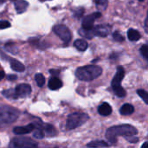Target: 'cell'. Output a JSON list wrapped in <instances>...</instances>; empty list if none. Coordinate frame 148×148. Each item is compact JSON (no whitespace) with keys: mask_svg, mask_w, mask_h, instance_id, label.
<instances>
[{"mask_svg":"<svg viewBox=\"0 0 148 148\" xmlns=\"http://www.w3.org/2000/svg\"><path fill=\"white\" fill-rule=\"evenodd\" d=\"M140 54L142 55V56L146 59V60H148V46L147 44H144L141 46L140 49Z\"/></svg>","mask_w":148,"mask_h":148,"instance_id":"cell-26","label":"cell"},{"mask_svg":"<svg viewBox=\"0 0 148 148\" xmlns=\"http://www.w3.org/2000/svg\"><path fill=\"white\" fill-rule=\"evenodd\" d=\"M55 148H57V147H55Z\"/></svg>","mask_w":148,"mask_h":148,"instance_id":"cell-40","label":"cell"},{"mask_svg":"<svg viewBox=\"0 0 148 148\" xmlns=\"http://www.w3.org/2000/svg\"><path fill=\"white\" fill-rule=\"evenodd\" d=\"M34 125H35V124H34ZM34 130H35V131H34L33 136H34L36 139L40 140V139H42V138L45 136V134H44L42 129L40 127H38L37 125H35V129H34Z\"/></svg>","mask_w":148,"mask_h":148,"instance_id":"cell-22","label":"cell"},{"mask_svg":"<svg viewBox=\"0 0 148 148\" xmlns=\"http://www.w3.org/2000/svg\"><path fill=\"white\" fill-rule=\"evenodd\" d=\"M40 1H42V2H43V1H46V0H40Z\"/></svg>","mask_w":148,"mask_h":148,"instance_id":"cell-38","label":"cell"},{"mask_svg":"<svg viewBox=\"0 0 148 148\" xmlns=\"http://www.w3.org/2000/svg\"><path fill=\"white\" fill-rule=\"evenodd\" d=\"M4 75H5L4 72H3V71H0V81L4 77Z\"/></svg>","mask_w":148,"mask_h":148,"instance_id":"cell-35","label":"cell"},{"mask_svg":"<svg viewBox=\"0 0 148 148\" xmlns=\"http://www.w3.org/2000/svg\"><path fill=\"white\" fill-rule=\"evenodd\" d=\"M78 32H79V34L82 36H83V37H85V38H88V39H91V38H93V36H94V33H93V29H90V30H88V29H80L79 30H78Z\"/></svg>","mask_w":148,"mask_h":148,"instance_id":"cell-21","label":"cell"},{"mask_svg":"<svg viewBox=\"0 0 148 148\" xmlns=\"http://www.w3.org/2000/svg\"><path fill=\"white\" fill-rule=\"evenodd\" d=\"M49 72H50V74H52V75H57V74H59V71H57V70H54V69L49 70Z\"/></svg>","mask_w":148,"mask_h":148,"instance_id":"cell-34","label":"cell"},{"mask_svg":"<svg viewBox=\"0 0 148 148\" xmlns=\"http://www.w3.org/2000/svg\"><path fill=\"white\" fill-rule=\"evenodd\" d=\"M113 38L117 42H123L124 41V37L121 35V33L119 31H115L113 33Z\"/></svg>","mask_w":148,"mask_h":148,"instance_id":"cell-27","label":"cell"},{"mask_svg":"<svg viewBox=\"0 0 148 148\" xmlns=\"http://www.w3.org/2000/svg\"><path fill=\"white\" fill-rule=\"evenodd\" d=\"M29 6V3L27 1L25 0H16V2L15 3V8L17 13H23V11H25L27 10Z\"/></svg>","mask_w":148,"mask_h":148,"instance_id":"cell-15","label":"cell"},{"mask_svg":"<svg viewBox=\"0 0 148 148\" xmlns=\"http://www.w3.org/2000/svg\"><path fill=\"white\" fill-rule=\"evenodd\" d=\"M102 73L101 67L96 65H87L78 68L75 71V76L83 82H90L99 77Z\"/></svg>","mask_w":148,"mask_h":148,"instance_id":"cell-2","label":"cell"},{"mask_svg":"<svg viewBox=\"0 0 148 148\" xmlns=\"http://www.w3.org/2000/svg\"><path fill=\"white\" fill-rule=\"evenodd\" d=\"M10 26V22L8 21H5V20H1L0 21V29H7Z\"/></svg>","mask_w":148,"mask_h":148,"instance_id":"cell-29","label":"cell"},{"mask_svg":"<svg viewBox=\"0 0 148 148\" xmlns=\"http://www.w3.org/2000/svg\"><path fill=\"white\" fill-rule=\"evenodd\" d=\"M89 116L84 113H74L70 114L66 121V127L69 130L75 129L88 121Z\"/></svg>","mask_w":148,"mask_h":148,"instance_id":"cell-4","label":"cell"},{"mask_svg":"<svg viewBox=\"0 0 148 148\" xmlns=\"http://www.w3.org/2000/svg\"><path fill=\"white\" fill-rule=\"evenodd\" d=\"M31 90L32 89H31L30 85L26 84V83H22V84L17 85L14 89L16 99L24 98V97L29 96L30 95V93H31Z\"/></svg>","mask_w":148,"mask_h":148,"instance_id":"cell-8","label":"cell"},{"mask_svg":"<svg viewBox=\"0 0 148 148\" xmlns=\"http://www.w3.org/2000/svg\"><path fill=\"white\" fill-rule=\"evenodd\" d=\"M98 113L102 116H108V115L111 114L112 108L108 103L104 102L101 105H100V107L98 108Z\"/></svg>","mask_w":148,"mask_h":148,"instance_id":"cell-13","label":"cell"},{"mask_svg":"<svg viewBox=\"0 0 148 148\" xmlns=\"http://www.w3.org/2000/svg\"><path fill=\"white\" fill-rule=\"evenodd\" d=\"M109 144L104 140H94L89 142L87 147L88 148H98V147H108Z\"/></svg>","mask_w":148,"mask_h":148,"instance_id":"cell-20","label":"cell"},{"mask_svg":"<svg viewBox=\"0 0 148 148\" xmlns=\"http://www.w3.org/2000/svg\"><path fill=\"white\" fill-rule=\"evenodd\" d=\"M35 129V125L34 124H29L24 127H16L13 129V133L15 134L22 135V134H26L30 132H33Z\"/></svg>","mask_w":148,"mask_h":148,"instance_id":"cell-11","label":"cell"},{"mask_svg":"<svg viewBox=\"0 0 148 148\" xmlns=\"http://www.w3.org/2000/svg\"><path fill=\"white\" fill-rule=\"evenodd\" d=\"M110 30H111V27L107 24H101V25H97L93 28L94 36H101V37H105V36H108Z\"/></svg>","mask_w":148,"mask_h":148,"instance_id":"cell-10","label":"cell"},{"mask_svg":"<svg viewBox=\"0 0 148 148\" xmlns=\"http://www.w3.org/2000/svg\"><path fill=\"white\" fill-rule=\"evenodd\" d=\"M12 1H16V0H12Z\"/></svg>","mask_w":148,"mask_h":148,"instance_id":"cell-39","label":"cell"},{"mask_svg":"<svg viewBox=\"0 0 148 148\" xmlns=\"http://www.w3.org/2000/svg\"><path fill=\"white\" fill-rule=\"evenodd\" d=\"M62 87V82L57 77H52L49 82V88L51 90H57Z\"/></svg>","mask_w":148,"mask_h":148,"instance_id":"cell-14","label":"cell"},{"mask_svg":"<svg viewBox=\"0 0 148 148\" xmlns=\"http://www.w3.org/2000/svg\"><path fill=\"white\" fill-rule=\"evenodd\" d=\"M10 147L12 148H37L38 145L29 138L17 137L12 140Z\"/></svg>","mask_w":148,"mask_h":148,"instance_id":"cell-6","label":"cell"},{"mask_svg":"<svg viewBox=\"0 0 148 148\" xmlns=\"http://www.w3.org/2000/svg\"><path fill=\"white\" fill-rule=\"evenodd\" d=\"M125 75V70L122 67H118L117 68V71L116 74L114 75V77L112 80V88L114 91V94L118 96V97H125L126 96V91L125 89L121 86V83L124 78Z\"/></svg>","mask_w":148,"mask_h":148,"instance_id":"cell-5","label":"cell"},{"mask_svg":"<svg viewBox=\"0 0 148 148\" xmlns=\"http://www.w3.org/2000/svg\"><path fill=\"white\" fill-rule=\"evenodd\" d=\"M75 47L79 50V51H85L88 47V44L86 40H83V39H77L75 43H74Z\"/></svg>","mask_w":148,"mask_h":148,"instance_id":"cell-18","label":"cell"},{"mask_svg":"<svg viewBox=\"0 0 148 148\" xmlns=\"http://www.w3.org/2000/svg\"><path fill=\"white\" fill-rule=\"evenodd\" d=\"M147 22H148V19H147V18H146V20H145V30H146V32H147V33H148Z\"/></svg>","mask_w":148,"mask_h":148,"instance_id":"cell-33","label":"cell"},{"mask_svg":"<svg viewBox=\"0 0 148 148\" xmlns=\"http://www.w3.org/2000/svg\"><path fill=\"white\" fill-rule=\"evenodd\" d=\"M127 36H128V39L132 42H136L138 40L140 39L141 36L140 34V32L136 29H130L127 32Z\"/></svg>","mask_w":148,"mask_h":148,"instance_id":"cell-19","label":"cell"},{"mask_svg":"<svg viewBox=\"0 0 148 148\" xmlns=\"http://www.w3.org/2000/svg\"><path fill=\"white\" fill-rule=\"evenodd\" d=\"M53 30L64 42H69V41L72 38V35L69 29L63 24L56 25L53 28Z\"/></svg>","mask_w":148,"mask_h":148,"instance_id":"cell-7","label":"cell"},{"mask_svg":"<svg viewBox=\"0 0 148 148\" xmlns=\"http://www.w3.org/2000/svg\"><path fill=\"white\" fill-rule=\"evenodd\" d=\"M19 116V112L16 108L4 106L0 107V127L13 123Z\"/></svg>","mask_w":148,"mask_h":148,"instance_id":"cell-3","label":"cell"},{"mask_svg":"<svg viewBox=\"0 0 148 148\" xmlns=\"http://www.w3.org/2000/svg\"><path fill=\"white\" fill-rule=\"evenodd\" d=\"M134 112V108L133 107V105L128 104V103L124 104V105L121 108V109H120V113H121L122 115H130V114H132Z\"/></svg>","mask_w":148,"mask_h":148,"instance_id":"cell-17","label":"cell"},{"mask_svg":"<svg viewBox=\"0 0 148 148\" xmlns=\"http://www.w3.org/2000/svg\"><path fill=\"white\" fill-rule=\"evenodd\" d=\"M139 1H140V2H143V1H145V0H139Z\"/></svg>","mask_w":148,"mask_h":148,"instance_id":"cell-37","label":"cell"},{"mask_svg":"<svg viewBox=\"0 0 148 148\" xmlns=\"http://www.w3.org/2000/svg\"><path fill=\"white\" fill-rule=\"evenodd\" d=\"M141 148H148V143L146 141V142H144V144L141 146Z\"/></svg>","mask_w":148,"mask_h":148,"instance_id":"cell-36","label":"cell"},{"mask_svg":"<svg viewBox=\"0 0 148 148\" xmlns=\"http://www.w3.org/2000/svg\"><path fill=\"white\" fill-rule=\"evenodd\" d=\"M95 2L99 5H105L108 2V0H95Z\"/></svg>","mask_w":148,"mask_h":148,"instance_id":"cell-31","label":"cell"},{"mask_svg":"<svg viewBox=\"0 0 148 148\" xmlns=\"http://www.w3.org/2000/svg\"><path fill=\"white\" fill-rule=\"evenodd\" d=\"M137 93H138V95H139V96L140 97H141V99L144 101V102L146 103V104H148V93L146 91V90H144V89H139L138 91H137Z\"/></svg>","mask_w":148,"mask_h":148,"instance_id":"cell-25","label":"cell"},{"mask_svg":"<svg viewBox=\"0 0 148 148\" xmlns=\"http://www.w3.org/2000/svg\"><path fill=\"white\" fill-rule=\"evenodd\" d=\"M2 94H3V95L5 96L6 98L16 100V95H15L14 89H6V90H3V91L2 92Z\"/></svg>","mask_w":148,"mask_h":148,"instance_id":"cell-23","label":"cell"},{"mask_svg":"<svg viewBox=\"0 0 148 148\" xmlns=\"http://www.w3.org/2000/svg\"><path fill=\"white\" fill-rule=\"evenodd\" d=\"M37 125V124H36ZM38 127H40L42 129V131H43V133H45L46 134H48L49 136H54V135H56V129L54 128V127L53 126H51V125H49V124H45V123H42V122H39V124L37 125Z\"/></svg>","mask_w":148,"mask_h":148,"instance_id":"cell-12","label":"cell"},{"mask_svg":"<svg viewBox=\"0 0 148 148\" xmlns=\"http://www.w3.org/2000/svg\"><path fill=\"white\" fill-rule=\"evenodd\" d=\"M137 133L138 130L134 126L125 124V125L115 126L108 128L106 131V138L111 144H114L117 141V137L133 136V135H136Z\"/></svg>","mask_w":148,"mask_h":148,"instance_id":"cell-1","label":"cell"},{"mask_svg":"<svg viewBox=\"0 0 148 148\" xmlns=\"http://www.w3.org/2000/svg\"><path fill=\"white\" fill-rule=\"evenodd\" d=\"M16 79H17V76L15 75H10L8 76V80H10V81H15Z\"/></svg>","mask_w":148,"mask_h":148,"instance_id":"cell-32","label":"cell"},{"mask_svg":"<svg viewBox=\"0 0 148 148\" xmlns=\"http://www.w3.org/2000/svg\"><path fill=\"white\" fill-rule=\"evenodd\" d=\"M35 79H36V84H37L38 87L42 88L44 85V83H45V78H44V76L42 74H36V76H35Z\"/></svg>","mask_w":148,"mask_h":148,"instance_id":"cell-24","label":"cell"},{"mask_svg":"<svg viewBox=\"0 0 148 148\" xmlns=\"http://www.w3.org/2000/svg\"><path fill=\"white\" fill-rule=\"evenodd\" d=\"M125 139H126L127 140H128L129 142H131V143H136V142H138V140H139V138L136 137L135 135L127 136V137H125Z\"/></svg>","mask_w":148,"mask_h":148,"instance_id":"cell-30","label":"cell"},{"mask_svg":"<svg viewBox=\"0 0 148 148\" xmlns=\"http://www.w3.org/2000/svg\"><path fill=\"white\" fill-rule=\"evenodd\" d=\"M83 13H84V9L83 8H78L74 11V16L76 18H80L82 16Z\"/></svg>","mask_w":148,"mask_h":148,"instance_id":"cell-28","label":"cell"},{"mask_svg":"<svg viewBox=\"0 0 148 148\" xmlns=\"http://www.w3.org/2000/svg\"><path fill=\"white\" fill-rule=\"evenodd\" d=\"M10 67L14 71H16V72H23L25 69L24 65L19 61L15 60V59L10 60Z\"/></svg>","mask_w":148,"mask_h":148,"instance_id":"cell-16","label":"cell"},{"mask_svg":"<svg viewBox=\"0 0 148 148\" xmlns=\"http://www.w3.org/2000/svg\"><path fill=\"white\" fill-rule=\"evenodd\" d=\"M101 14L100 12H95V13H93V14H91V15L86 16L84 17V19L82 20V29H88V30L93 29L95 20L96 18L101 17Z\"/></svg>","mask_w":148,"mask_h":148,"instance_id":"cell-9","label":"cell"}]
</instances>
